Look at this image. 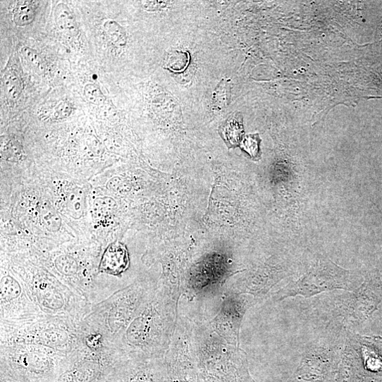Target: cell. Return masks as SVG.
<instances>
[{"instance_id": "obj_11", "label": "cell", "mask_w": 382, "mask_h": 382, "mask_svg": "<svg viewBox=\"0 0 382 382\" xmlns=\"http://www.w3.org/2000/svg\"><path fill=\"white\" fill-rule=\"evenodd\" d=\"M57 269L64 274H73L78 270V264L75 259L68 256L59 257L56 262Z\"/></svg>"}, {"instance_id": "obj_3", "label": "cell", "mask_w": 382, "mask_h": 382, "mask_svg": "<svg viewBox=\"0 0 382 382\" xmlns=\"http://www.w3.org/2000/svg\"><path fill=\"white\" fill-rule=\"evenodd\" d=\"M258 300L249 295L223 293L216 316L209 322L227 341L240 347V331L247 311Z\"/></svg>"}, {"instance_id": "obj_14", "label": "cell", "mask_w": 382, "mask_h": 382, "mask_svg": "<svg viewBox=\"0 0 382 382\" xmlns=\"http://www.w3.org/2000/svg\"><path fill=\"white\" fill-rule=\"evenodd\" d=\"M128 382H155L153 374L146 370L140 369L132 374Z\"/></svg>"}, {"instance_id": "obj_6", "label": "cell", "mask_w": 382, "mask_h": 382, "mask_svg": "<svg viewBox=\"0 0 382 382\" xmlns=\"http://www.w3.org/2000/svg\"><path fill=\"white\" fill-rule=\"evenodd\" d=\"M55 23L57 30L65 39L78 38L80 32L76 18L70 8L63 4H60L56 8Z\"/></svg>"}, {"instance_id": "obj_9", "label": "cell", "mask_w": 382, "mask_h": 382, "mask_svg": "<svg viewBox=\"0 0 382 382\" xmlns=\"http://www.w3.org/2000/svg\"><path fill=\"white\" fill-rule=\"evenodd\" d=\"M83 93L85 99L92 105L99 106L106 103L105 96L96 84H87L84 87Z\"/></svg>"}, {"instance_id": "obj_4", "label": "cell", "mask_w": 382, "mask_h": 382, "mask_svg": "<svg viewBox=\"0 0 382 382\" xmlns=\"http://www.w3.org/2000/svg\"><path fill=\"white\" fill-rule=\"evenodd\" d=\"M9 18L17 28L31 27L37 20L44 2L16 1L10 3Z\"/></svg>"}, {"instance_id": "obj_10", "label": "cell", "mask_w": 382, "mask_h": 382, "mask_svg": "<svg viewBox=\"0 0 382 382\" xmlns=\"http://www.w3.org/2000/svg\"><path fill=\"white\" fill-rule=\"evenodd\" d=\"M115 209V202L109 197L98 198L94 204V214L99 218L110 216Z\"/></svg>"}, {"instance_id": "obj_7", "label": "cell", "mask_w": 382, "mask_h": 382, "mask_svg": "<svg viewBox=\"0 0 382 382\" xmlns=\"http://www.w3.org/2000/svg\"><path fill=\"white\" fill-rule=\"evenodd\" d=\"M85 195L82 188L76 187L68 195L66 207L69 214L75 219L80 218L85 209Z\"/></svg>"}, {"instance_id": "obj_2", "label": "cell", "mask_w": 382, "mask_h": 382, "mask_svg": "<svg viewBox=\"0 0 382 382\" xmlns=\"http://www.w3.org/2000/svg\"><path fill=\"white\" fill-rule=\"evenodd\" d=\"M351 277L349 271L330 260L319 259L297 281L275 293L273 299L277 301L297 295L310 297L335 289L352 290L355 285Z\"/></svg>"}, {"instance_id": "obj_8", "label": "cell", "mask_w": 382, "mask_h": 382, "mask_svg": "<svg viewBox=\"0 0 382 382\" xmlns=\"http://www.w3.org/2000/svg\"><path fill=\"white\" fill-rule=\"evenodd\" d=\"M41 218L44 226L50 231H57L61 227L62 220L60 216L50 205L41 208Z\"/></svg>"}, {"instance_id": "obj_12", "label": "cell", "mask_w": 382, "mask_h": 382, "mask_svg": "<svg viewBox=\"0 0 382 382\" xmlns=\"http://www.w3.org/2000/svg\"><path fill=\"white\" fill-rule=\"evenodd\" d=\"M187 58L185 54H172L167 62L168 68L173 70H181L186 65Z\"/></svg>"}, {"instance_id": "obj_5", "label": "cell", "mask_w": 382, "mask_h": 382, "mask_svg": "<svg viewBox=\"0 0 382 382\" xmlns=\"http://www.w3.org/2000/svg\"><path fill=\"white\" fill-rule=\"evenodd\" d=\"M128 264L127 250L119 243L111 245L104 253L101 269L106 272L118 274L126 269Z\"/></svg>"}, {"instance_id": "obj_1", "label": "cell", "mask_w": 382, "mask_h": 382, "mask_svg": "<svg viewBox=\"0 0 382 382\" xmlns=\"http://www.w3.org/2000/svg\"><path fill=\"white\" fill-rule=\"evenodd\" d=\"M178 302L165 289L156 291L123 333L124 351L134 356L164 357L173 339Z\"/></svg>"}, {"instance_id": "obj_13", "label": "cell", "mask_w": 382, "mask_h": 382, "mask_svg": "<svg viewBox=\"0 0 382 382\" xmlns=\"http://www.w3.org/2000/svg\"><path fill=\"white\" fill-rule=\"evenodd\" d=\"M230 92V88L228 87V83L226 82H222L218 86V89L215 92V104H219V106L224 107L228 104V94Z\"/></svg>"}]
</instances>
